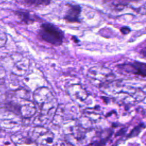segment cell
Listing matches in <instances>:
<instances>
[{
  "instance_id": "6da1fadb",
  "label": "cell",
  "mask_w": 146,
  "mask_h": 146,
  "mask_svg": "<svg viewBox=\"0 0 146 146\" xmlns=\"http://www.w3.org/2000/svg\"><path fill=\"white\" fill-rule=\"evenodd\" d=\"M40 38L44 41L55 45H60L63 40L64 33L56 26L49 23L41 25L39 31Z\"/></svg>"
},
{
  "instance_id": "7a4b0ae2",
  "label": "cell",
  "mask_w": 146,
  "mask_h": 146,
  "mask_svg": "<svg viewBox=\"0 0 146 146\" xmlns=\"http://www.w3.org/2000/svg\"><path fill=\"white\" fill-rule=\"evenodd\" d=\"M29 135L33 142L36 145H47L53 141V135L46 128L36 126L31 129Z\"/></svg>"
},
{
  "instance_id": "3957f363",
  "label": "cell",
  "mask_w": 146,
  "mask_h": 146,
  "mask_svg": "<svg viewBox=\"0 0 146 146\" xmlns=\"http://www.w3.org/2000/svg\"><path fill=\"white\" fill-rule=\"evenodd\" d=\"M14 106L18 110V113L24 118H30L36 112L35 104L29 100L23 99Z\"/></svg>"
},
{
  "instance_id": "277c9868",
  "label": "cell",
  "mask_w": 146,
  "mask_h": 146,
  "mask_svg": "<svg viewBox=\"0 0 146 146\" xmlns=\"http://www.w3.org/2000/svg\"><path fill=\"white\" fill-rule=\"evenodd\" d=\"M33 96L36 106L42 110H44L50 102L51 94L47 88L40 87L34 91Z\"/></svg>"
},
{
  "instance_id": "5b68a950",
  "label": "cell",
  "mask_w": 146,
  "mask_h": 146,
  "mask_svg": "<svg viewBox=\"0 0 146 146\" xmlns=\"http://www.w3.org/2000/svg\"><path fill=\"white\" fill-rule=\"evenodd\" d=\"M80 11V7L79 5H71L66 13L64 19L69 22H79Z\"/></svg>"
},
{
  "instance_id": "8992f818",
  "label": "cell",
  "mask_w": 146,
  "mask_h": 146,
  "mask_svg": "<svg viewBox=\"0 0 146 146\" xmlns=\"http://www.w3.org/2000/svg\"><path fill=\"white\" fill-rule=\"evenodd\" d=\"M11 140L16 145L22 144H30L34 143L30 137L29 134L25 136L23 133L17 132L13 134L11 137Z\"/></svg>"
},
{
  "instance_id": "52a82bcc",
  "label": "cell",
  "mask_w": 146,
  "mask_h": 146,
  "mask_svg": "<svg viewBox=\"0 0 146 146\" xmlns=\"http://www.w3.org/2000/svg\"><path fill=\"white\" fill-rule=\"evenodd\" d=\"M130 71L136 75L146 77V63L141 62H133L128 64Z\"/></svg>"
},
{
  "instance_id": "ba28073f",
  "label": "cell",
  "mask_w": 146,
  "mask_h": 146,
  "mask_svg": "<svg viewBox=\"0 0 146 146\" xmlns=\"http://www.w3.org/2000/svg\"><path fill=\"white\" fill-rule=\"evenodd\" d=\"M15 14L22 22L26 24L31 23L36 20L35 17L28 11L22 10H18L15 12Z\"/></svg>"
},
{
  "instance_id": "9c48e42d",
  "label": "cell",
  "mask_w": 146,
  "mask_h": 146,
  "mask_svg": "<svg viewBox=\"0 0 146 146\" xmlns=\"http://www.w3.org/2000/svg\"><path fill=\"white\" fill-rule=\"evenodd\" d=\"M26 3L36 6L47 5L50 3L51 0H24Z\"/></svg>"
},
{
  "instance_id": "30bf717a",
  "label": "cell",
  "mask_w": 146,
  "mask_h": 146,
  "mask_svg": "<svg viewBox=\"0 0 146 146\" xmlns=\"http://www.w3.org/2000/svg\"><path fill=\"white\" fill-rule=\"evenodd\" d=\"M7 42V36L5 33L0 30V48L3 47Z\"/></svg>"
},
{
  "instance_id": "8fae6325",
  "label": "cell",
  "mask_w": 146,
  "mask_h": 146,
  "mask_svg": "<svg viewBox=\"0 0 146 146\" xmlns=\"http://www.w3.org/2000/svg\"><path fill=\"white\" fill-rule=\"evenodd\" d=\"M120 31L123 34H127L128 33H129L130 29L127 27H124L120 29Z\"/></svg>"
},
{
  "instance_id": "7c38bea8",
  "label": "cell",
  "mask_w": 146,
  "mask_h": 146,
  "mask_svg": "<svg viewBox=\"0 0 146 146\" xmlns=\"http://www.w3.org/2000/svg\"><path fill=\"white\" fill-rule=\"evenodd\" d=\"M140 53L144 56L146 57V48H143L141 51H140Z\"/></svg>"
}]
</instances>
